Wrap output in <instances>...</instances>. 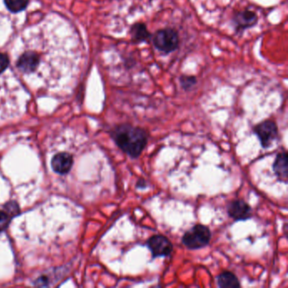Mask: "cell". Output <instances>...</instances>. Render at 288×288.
Wrapping results in <instances>:
<instances>
[{
    "mask_svg": "<svg viewBox=\"0 0 288 288\" xmlns=\"http://www.w3.org/2000/svg\"><path fill=\"white\" fill-rule=\"evenodd\" d=\"M254 133L260 140L263 148L267 149L277 139L279 130L274 120L266 119L255 125Z\"/></svg>",
    "mask_w": 288,
    "mask_h": 288,
    "instance_id": "cell-4",
    "label": "cell"
},
{
    "mask_svg": "<svg viewBox=\"0 0 288 288\" xmlns=\"http://www.w3.org/2000/svg\"><path fill=\"white\" fill-rule=\"evenodd\" d=\"M111 136L117 147L132 159L139 158L149 142V134L145 129L127 122L115 126Z\"/></svg>",
    "mask_w": 288,
    "mask_h": 288,
    "instance_id": "cell-1",
    "label": "cell"
},
{
    "mask_svg": "<svg viewBox=\"0 0 288 288\" xmlns=\"http://www.w3.org/2000/svg\"><path fill=\"white\" fill-rule=\"evenodd\" d=\"M227 215L230 218L238 221H246L252 217V208L243 199H233L227 207Z\"/></svg>",
    "mask_w": 288,
    "mask_h": 288,
    "instance_id": "cell-7",
    "label": "cell"
},
{
    "mask_svg": "<svg viewBox=\"0 0 288 288\" xmlns=\"http://www.w3.org/2000/svg\"><path fill=\"white\" fill-rule=\"evenodd\" d=\"M136 189H145L147 187V182L146 179H138L137 183H136Z\"/></svg>",
    "mask_w": 288,
    "mask_h": 288,
    "instance_id": "cell-16",
    "label": "cell"
},
{
    "mask_svg": "<svg viewBox=\"0 0 288 288\" xmlns=\"http://www.w3.org/2000/svg\"><path fill=\"white\" fill-rule=\"evenodd\" d=\"M217 285L221 288L240 287L239 280L234 273L229 270H224L217 276Z\"/></svg>",
    "mask_w": 288,
    "mask_h": 288,
    "instance_id": "cell-11",
    "label": "cell"
},
{
    "mask_svg": "<svg viewBox=\"0 0 288 288\" xmlns=\"http://www.w3.org/2000/svg\"><path fill=\"white\" fill-rule=\"evenodd\" d=\"M51 165L57 174H68L73 165V157L70 154L66 152L56 154L52 160Z\"/></svg>",
    "mask_w": 288,
    "mask_h": 288,
    "instance_id": "cell-10",
    "label": "cell"
},
{
    "mask_svg": "<svg viewBox=\"0 0 288 288\" xmlns=\"http://www.w3.org/2000/svg\"><path fill=\"white\" fill-rule=\"evenodd\" d=\"M9 221H10V219H9L7 214L0 211V232L8 227Z\"/></svg>",
    "mask_w": 288,
    "mask_h": 288,
    "instance_id": "cell-15",
    "label": "cell"
},
{
    "mask_svg": "<svg viewBox=\"0 0 288 288\" xmlns=\"http://www.w3.org/2000/svg\"><path fill=\"white\" fill-rule=\"evenodd\" d=\"M272 169L278 180L286 184L288 180L287 153L285 151L279 152L276 155Z\"/></svg>",
    "mask_w": 288,
    "mask_h": 288,
    "instance_id": "cell-9",
    "label": "cell"
},
{
    "mask_svg": "<svg viewBox=\"0 0 288 288\" xmlns=\"http://www.w3.org/2000/svg\"><path fill=\"white\" fill-rule=\"evenodd\" d=\"M9 64H10V60H9L8 56L0 53V74L6 71V69L9 67Z\"/></svg>",
    "mask_w": 288,
    "mask_h": 288,
    "instance_id": "cell-14",
    "label": "cell"
},
{
    "mask_svg": "<svg viewBox=\"0 0 288 288\" xmlns=\"http://www.w3.org/2000/svg\"><path fill=\"white\" fill-rule=\"evenodd\" d=\"M179 83H180V87L184 92H190L196 86L198 79L195 75L182 74L181 76L179 77Z\"/></svg>",
    "mask_w": 288,
    "mask_h": 288,
    "instance_id": "cell-12",
    "label": "cell"
},
{
    "mask_svg": "<svg viewBox=\"0 0 288 288\" xmlns=\"http://www.w3.org/2000/svg\"><path fill=\"white\" fill-rule=\"evenodd\" d=\"M151 42L154 48L165 55L178 50L180 44L179 32L171 27L157 30L152 34Z\"/></svg>",
    "mask_w": 288,
    "mask_h": 288,
    "instance_id": "cell-2",
    "label": "cell"
},
{
    "mask_svg": "<svg viewBox=\"0 0 288 288\" xmlns=\"http://www.w3.org/2000/svg\"><path fill=\"white\" fill-rule=\"evenodd\" d=\"M146 246L151 251L153 259L170 256L174 250V245L169 237L161 234L151 236L147 240Z\"/></svg>",
    "mask_w": 288,
    "mask_h": 288,
    "instance_id": "cell-5",
    "label": "cell"
},
{
    "mask_svg": "<svg viewBox=\"0 0 288 288\" xmlns=\"http://www.w3.org/2000/svg\"><path fill=\"white\" fill-rule=\"evenodd\" d=\"M232 22L236 33L242 34L248 29L252 28L259 22V17L255 11L250 10L234 11L232 14Z\"/></svg>",
    "mask_w": 288,
    "mask_h": 288,
    "instance_id": "cell-6",
    "label": "cell"
},
{
    "mask_svg": "<svg viewBox=\"0 0 288 288\" xmlns=\"http://www.w3.org/2000/svg\"><path fill=\"white\" fill-rule=\"evenodd\" d=\"M212 231L205 225L196 224L182 237V242L188 250H197L207 247L212 239Z\"/></svg>",
    "mask_w": 288,
    "mask_h": 288,
    "instance_id": "cell-3",
    "label": "cell"
},
{
    "mask_svg": "<svg viewBox=\"0 0 288 288\" xmlns=\"http://www.w3.org/2000/svg\"><path fill=\"white\" fill-rule=\"evenodd\" d=\"M130 40L133 44H140L146 43L151 39L152 34L149 31L146 23L135 22L130 26Z\"/></svg>",
    "mask_w": 288,
    "mask_h": 288,
    "instance_id": "cell-8",
    "label": "cell"
},
{
    "mask_svg": "<svg viewBox=\"0 0 288 288\" xmlns=\"http://www.w3.org/2000/svg\"><path fill=\"white\" fill-rule=\"evenodd\" d=\"M6 7L13 13L24 11L28 5V0H5Z\"/></svg>",
    "mask_w": 288,
    "mask_h": 288,
    "instance_id": "cell-13",
    "label": "cell"
}]
</instances>
